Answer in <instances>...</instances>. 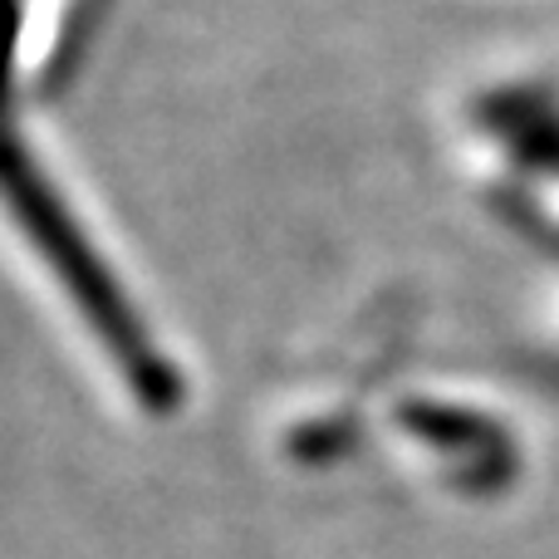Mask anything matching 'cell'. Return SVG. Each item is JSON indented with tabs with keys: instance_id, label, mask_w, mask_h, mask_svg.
Listing matches in <instances>:
<instances>
[{
	"instance_id": "cell-1",
	"label": "cell",
	"mask_w": 559,
	"mask_h": 559,
	"mask_svg": "<svg viewBox=\"0 0 559 559\" xmlns=\"http://www.w3.org/2000/svg\"><path fill=\"white\" fill-rule=\"evenodd\" d=\"M0 202L15 216V226L39 246L45 265L64 280V289L74 295V305L84 309V319L94 324L98 338H108L118 368L133 378L138 393L147 397H167L173 393V378H167L163 358L147 348V334L133 324L128 305L118 299V285L108 280V271L94 261L88 241L79 236V226L69 222V212H59L49 182L39 177V167L20 153L15 143L0 138Z\"/></svg>"
},
{
	"instance_id": "cell-2",
	"label": "cell",
	"mask_w": 559,
	"mask_h": 559,
	"mask_svg": "<svg viewBox=\"0 0 559 559\" xmlns=\"http://www.w3.org/2000/svg\"><path fill=\"white\" fill-rule=\"evenodd\" d=\"M20 29H25V5H20V0H0V108H5L10 84H15Z\"/></svg>"
}]
</instances>
